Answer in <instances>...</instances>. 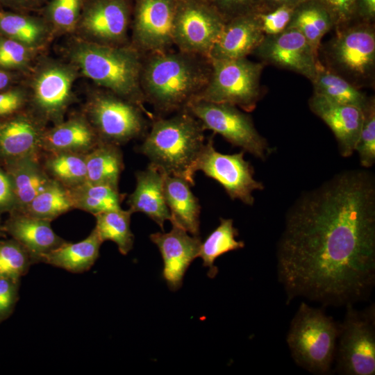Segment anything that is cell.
Segmentation results:
<instances>
[{
  "instance_id": "cell-1",
  "label": "cell",
  "mask_w": 375,
  "mask_h": 375,
  "mask_svg": "<svg viewBox=\"0 0 375 375\" xmlns=\"http://www.w3.org/2000/svg\"><path fill=\"white\" fill-rule=\"evenodd\" d=\"M287 301L346 306L375 284V178L342 171L301 194L288 210L276 249Z\"/></svg>"
},
{
  "instance_id": "cell-2",
  "label": "cell",
  "mask_w": 375,
  "mask_h": 375,
  "mask_svg": "<svg viewBox=\"0 0 375 375\" xmlns=\"http://www.w3.org/2000/svg\"><path fill=\"white\" fill-rule=\"evenodd\" d=\"M209 58L170 49L144 54L140 88L155 116L166 117L187 108L207 85Z\"/></svg>"
},
{
  "instance_id": "cell-3",
  "label": "cell",
  "mask_w": 375,
  "mask_h": 375,
  "mask_svg": "<svg viewBox=\"0 0 375 375\" xmlns=\"http://www.w3.org/2000/svg\"><path fill=\"white\" fill-rule=\"evenodd\" d=\"M205 131L186 108L170 117L155 116L137 151L165 174L183 178L194 186L195 165L206 144Z\"/></svg>"
},
{
  "instance_id": "cell-4",
  "label": "cell",
  "mask_w": 375,
  "mask_h": 375,
  "mask_svg": "<svg viewBox=\"0 0 375 375\" xmlns=\"http://www.w3.org/2000/svg\"><path fill=\"white\" fill-rule=\"evenodd\" d=\"M70 56L85 76L154 115L145 108L140 88L143 54L131 44L110 46L78 41L72 46Z\"/></svg>"
},
{
  "instance_id": "cell-5",
  "label": "cell",
  "mask_w": 375,
  "mask_h": 375,
  "mask_svg": "<svg viewBox=\"0 0 375 375\" xmlns=\"http://www.w3.org/2000/svg\"><path fill=\"white\" fill-rule=\"evenodd\" d=\"M319 53L326 68L358 89L374 86V24L356 21L335 29V35L320 45Z\"/></svg>"
},
{
  "instance_id": "cell-6",
  "label": "cell",
  "mask_w": 375,
  "mask_h": 375,
  "mask_svg": "<svg viewBox=\"0 0 375 375\" xmlns=\"http://www.w3.org/2000/svg\"><path fill=\"white\" fill-rule=\"evenodd\" d=\"M339 333L340 324L333 317L303 301L291 321L286 341L299 366L326 374L335 360Z\"/></svg>"
},
{
  "instance_id": "cell-7",
  "label": "cell",
  "mask_w": 375,
  "mask_h": 375,
  "mask_svg": "<svg viewBox=\"0 0 375 375\" xmlns=\"http://www.w3.org/2000/svg\"><path fill=\"white\" fill-rule=\"evenodd\" d=\"M210 60V78L196 99L233 105L246 112L253 111L262 97L260 78L265 65L247 58Z\"/></svg>"
},
{
  "instance_id": "cell-8",
  "label": "cell",
  "mask_w": 375,
  "mask_h": 375,
  "mask_svg": "<svg viewBox=\"0 0 375 375\" xmlns=\"http://www.w3.org/2000/svg\"><path fill=\"white\" fill-rule=\"evenodd\" d=\"M87 115L100 140L118 146L144 138L155 117L105 89L91 97Z\"/></svg>"
},
{
  "instance_id": "cell-9",
  "label": "cell",
  "mask_w": 375,
  "mask_h": 375,
  "mask_svg": "<svg viewBox=\"0 0 375 375\" xmlns=\"http://www.w3.org/2000/svg\"><path fill=\"white\" fill-rule=\"evenodd\" d=\"M347 310L337 342L336 369L344 375L375 374V306L358 310L353 304Z\"/></svg>"
},
{
  "instance_id": "cell-10",
  "label": "cell",
  "mask_w": 375,
  "mask_h": 375,
  "mask_svg": "<svg viewBox=\"0 0 375 375\" xmlns=\"http://www.w3.org/2000/svg\"><path fill=\"white\" fill-rule=\"evenodd\" d=\"M186 109L199 120L206 131L219 134L233 146L262 160L272 153V148L256 130L251 117L237 106L195 99Z\"/></svg>"
},
{
  "instance_id": "cell-11",
  "label": "cell",
  "mask_w": 375,
  "mask_h": 375,
  "mask_svg": "<svg viewBox=\"0 0 375 375\" xmlns=\"http://www.w3.org/2000/svg\"><path fill=\"white\" fill-rule=\"evenodd\" d=\"M210 136L195 165V172H202L207 177L218 182L233 199L252 206L255 190H262V182L253 178L254 169L249 161L244 159L245 151L233 154L218 152L214 147V135Z\"/></svg>"
},
{
  "instance_id": "cell-12",
  "label": "cell",
  "mask_w": 375,
  "mask_h": 375,
  "mask_svg": "<svg viewBox=\"0 0 375 375\" xmlns=\"http://www.w3.org/2000/svg\"><path fill=\"white\" fill-rule=\"evenodd\" d=\"M225 22L206 0H177L174 45L180 51L209 58Z\"/></svg>"
},
{
  "instance_id": "cell-13",
  "label": "cell",
  "mask_w": 375,
  "mask_h": 375,
  "mask_svg": "<svg viewBox=\"0 0 375 375\" xmlns=\"http://www.w3.org/2000/svg\"><path fill=\"white\" fill-rule=\"evenodd\" d=\"M177 0H133L130 44L142 54L172 49Z\"/></svg>"
},
{
  "instance_id": "cell-14",
  "label": "cell",
  "mask_w": 375,
  "mask_h": 375,
  "mask_svg": "<svg viewBox=\"0 0 375 375\" xmlns=\"http://www.w3.org/2000/svg\"><path fill=\"white\" fill-rule=\"evenodd\" d=\"M133 5L131 0H90L83 7L79 26L89 41L110 46L130 44Z\"/></svg>"
},
{
  "instance_id": "cell-15",
  "label": "cell",
  "mask_w": 375,
  "mask_h": 375,
  "mask_svg": "<svg viewBox=\"0 0 375 375\" xmlns=\"http://www.w3.org/2000/svg\"><path fill=\"white\" fill-rule=\"evenodd\" d=\"M265 65L298 73L310 81L317 73L318 55L297 29L288 28L281 33L265 35L254 52Z\"/></svg>"
},
{
  "instance_id": "cell-16",
  "label": "cell",
  "mask_w": 375,
  "mask_h": 375,
  "mask_svg": "<svg viewBox=\"0 0 375 375\" xmlns=\"http://www.w3.org/2000/svg\"><path fill=\"white\" fill-rule=\"evenodd\" d=\"M75 72L69 67L51 63L42 67L33 83L32 102L41 121H62L72 100Z\"/></svg>"
},
{
  "instance_id": "cell-17",
  "label": "cell",
  "mask_w": 375,
  "mask_h": 375,
  "mask_svg": "<svg viewBox=\"0 0 375 375\" xmlns=\"http://www.w3.org/2000/svg\"><path fill=\"white\" fill-rule=\"evenodd\" d=\"M167 233L157 232L149 235L162 256V277L172 291L178 290L184 275L192 261L198 257L201 240L192 235L174 222Z\"/></svg>"
},
{
  "instance_id": "cell-18",
  "label": "cell",
  "mask_w": 375,
  "mask_h": 375,
  "mask_svg": "<svg viewBox=\"0 0 375 375\" xmlns=\"http://www.w3.org/2000/svg\"><path fill=\"white\" fill-rule=\"evenodd\" d=\"M310 110L331 128L343 157L351 156L356 146L363 122V111L358 107L334 102L313 92L308 101Z\"/></svg>"
},
{
  "instance_id": "cell-19",
  "label": "cell",
  "mask_w": 375,
  "mask_h": 375,
  "mask_svg": "<svg viewBox=\"0 0 375 375\" xmlns=\"http://www.w3.org/2000/svg\"><path fill=\"white\" fill-rule=\"evenodd\" d=\"M264 36L253 12L233 18L225 22L210 52L209 58H247L254 52Z\"/></svg>"
},
{
  "instance_id": "cell-20",
  "label": "cell",
  "mask_w": 375,
  "mask_h": 375,
  "mask_svg": "<svg viewBox=\"0 0 375 375\" xmlns=\"http://www.w3.org/2000/svg\"><path fill=\"white\" fill-rule=\"evenodd\" d=\"M42 123L31 115L0 122V156L8 161L40 156L45 131Z\"/></svg>"
},
{
  "instance_id": "cell-21",
  "label": "cell",
  "mask_w": 375,
  "mask_h": 375,
  "mask_svg": "<svg viewBox=\"0 0 375 375\" xmlns=\"http://www.w3.org/2000/svg\"><path fill=\"white\" fill-rule=\"evenodd\" d=\"M165 174L149 163L146 169L135 172L136 185L127 203L133 212H142L164 231V224L172 216L166 204L163 184Z\"/></svg>"
},
{
  "instance_id": "cell-22",
  "label": "cell",
  "mask_w": 375,
  "mask_h": 375,
  "mask_svg": "<svg viewBox=\"0 0 375 375\" xmlns=\"http://www.w3.org/2000/svg\"><path fill=\"white\" fill-rule=\"evenodd\" d=\"M51 222L19 212L8 222L6 228L28 251L35 264L67 242L54 232Z\"/></svg>"
},
{
  "instance_id": "cell-23",
  "label": "cell",
  "mask_w": 375,
  "mask_h": 375,
  "mask_svg": "<svg viewBox=\"0 0 375 375\" xmlns=\"http://www.w3.org/2000/svg\"><path fill=\"white\" fill-rule=\"evenodd\" d=\"M101 142L88 119L75 116L45 130L42 151L48 153L72 152L87 154Z\"/></svg>"
},
{
  "instance_id": "cell-24",
  "label": "cell",
  "mask_w": 375,
  "mask_h": 375,
  "mask_svg": "<svg viewBox=\"0 0 375 375\" xmlns=\"http://www.w3.org/2000/svg\"><path fill=\"white\" fill-rule=\"evenodd\" d=\"M40 158V156H36L8 161V176L12 186L15 204L19 212H22L53 180Z\"/></svg>"
},
{
  "instance_id": "cell-25",
  "label": "cell",
  "mask_w": 375,
  "mask_h": 375,
  "mask_svg": "<svg viewBox=\"0 0 375 375\" xmlns=\"http://www.w3.org/2000/svg\"><path fill=\"white\" fill-rule=\"evenodd\" d=\"M184 178L165 175L163 191L166 204L174 222L192 235L199 236L201 206Z\"/></svg>"
},
{
  "instance_id": "cell-26",
  "label": "cell",
  "mask_w": 375,
  "mask_h": 375,
  "mask_svg": "<svg viewBox=\"0 0 375 375\" xmlns=\"http://www.w3.org/2000/svg\"><path fill=\"white\" fill-rule=\"evenodd\" d=\"M102 243L94 228L84 240L74 243L66 242L47 254L41 262L72 273H82L94 265Z\"/></svg>"
},
{
  "instance_id": "cell-27",
  "label": "cell",
  "mask_w": 375,
  "mask_h": 375,
  "mask_svg": "<svg viewBox=\"0 0 375 375\" xmlns=\"http://www.w3.org/2000/svg\"><path fill=\"white\" fill-rule=\"evenodd\" d=\"M85 160L87 183L119 190V181L124 169L119 146L101 142L86 154Z\"/></svg>"
},
{
  "instance_id": "cell-28",
  "label": "cell",
  "mask_w": 375,
  "mask_h": 375,
  "mask_svg": "<svg viewBox=\"0 0 375 375\" xmlns=\"http://www.w3.org/2000/svg\"><path fill=\"white\" fill-rule=\"evenodd\" d=\"M288 28L298 30L318 55L324 35L334 28L329 12L315 0H303L295 8Z\"/></svg>"
},
{
  "instance_id": "cell-29",
  "label": "cell",
  "mask_w": 375,
  "mask_h": 375,
  "mask_svg": "<svg viewBox=\"0 0 375 375\" xmlns=\"http://www.w3.org/2000/svg\"><path fill=\"white\" fill-rule=\"evenodd\" d=\"M311 82L313 92L338 103L358 107L362 111L370 98L349 81L326 68L319 60L315 77Z\"/></svg>"
},
{
  "instance_id": "cell-30",
  "label": "cell",
  "mask_w": 375,
  "mask_h": 375,
  "mask_svg": "<svg viewBox=\"0 0 375 375\" xmlns=\"http://www.w3.org/2000/svg\"><path fill=\"white\" fill-rule=\"evenodd\" d=\"M238 230L233 226L232 219H219V226L201 242L198 257L203 260V265L208 268V276L212 278L218 269L214 265L215 260L231 251L244 248V242L238 241Z\"/></svg>"
},
{
  "instance_id": "cell-31",
  "label": "cell",
  "mask_w": 375,
  "mask_h": 375,
  "mask_svg": "<svg viewBox=\"0 0 375 375\" xmlns=\"http://www.w3.org/2000/svg\"><path fill=\"white\" fill-rule=\"evenodd\" d=\"M133 212L122 208L95 215L96 230L103 242H115L122 255H127L133 249L134 235L131 230V217Z\"/></svg>"
},
{
  "instance_id": "cell-32",
  "label": "cell",
  "mask_w": 375,
  "mask_h": 375,
  "mask_svg": "<svg viewBox=\"0 0 375 375\" xmlns=\"http://www.w3.org/2000/svg\"><path fill=\"white\" fill-rule=\"evenodd\" d=\"M72 209L74 206L69 189L53 179L47 188L19 212L51 222Z\"/></svg>"
},
{
  "instance_id": "cell-33",
  "label": "cell",
  "mask_w": 375,
  "mask_h": 375,
  "mask_svg": "<svg viewBox=\"0 0 375 375\" xmlns=\"http://www.w3.org/2000/svg\"><path fill=\"white\" fill-rule=\"evenodd\" d=\"M69 189L74 208L86 211L94 215L120 208L124 197L119 190L107 185H94L87 182Z\"/></svg>"
},
{
  "instance_id": "cell-34",
  "label": "cell",
  "mask_w": 375,
  "mask_h": 375,
  "mask_svg": "<svg viewBox=\"0 0 375 375\" xmlns=\"http://www.w3.org/2000/svg\"><path fill=\"white\" fill-rule=\"evenodd\" d=\"M48 154L43 166L51 178L67 188L87 182L86 154L72 152Z\"/></svg>"
},
{
  "instance_id": "cell-35",
  "label": "cell",
  "mask_w": 375,
  "mask_h": 375,
  "mask_svg": "<svg viewBox=\"0 0 375 375\" xmlns=\"http://www.w3.org/2000/svg\"><path fill=\"white\" fill-rule=\"evenodd\" d=\"M47 30L40 20L32 17L0 12V31L7 38L31 49L42 43L47 36Z\"/></svg>"
},
{
  "instance_id": "cell-36",
  "label": "cell",
  "mask_w": 375,
  "mask_h": 375,
  "mask_svg": "<svg viewBox=\"0 0 375 375\" xmlns=\"http://www.w3.org/2000/svg\"><path fill=\"white\" fill-rule=\"evenodd\" d=\"M32 265L29 253L16 240L0 242V277L20 281Z\"/></svg>"
},
{
  "instance_id": "cell-37",
  "label": "cell",
  "mask_w": 375,
  "mask_h": 375,
  "mask_svg": "<svg viewBox=\"0 0 375 375\" xmlns=\"http://www.w3.org/2000/svg\"><path fill=\"white\" fill-rule=\"evenodd\" d=\"M363 122L355 151L359 156L360 165L369 168L375 163V99L369 98L363 110Z\"/></svg>"
},
{
  "instance_id": "cell-38",
  "label": "cell",
  "mask_w": 375,
  "mask_h": 375,
  "mask_svg": "<svg viewBox=\"0 0 375 375\" xmlns=\"http://www.w3.org/2000/svg\"><path fill=\"white\" fill-rule=\"evenodd\" d=\"M83 7V0H51L47 15L56 28L70 31L78 24Z\"/></svg>"
},
{
  "instance_id": "cell-39",
  "label": "cell",
  "mask_w": 375,
  "mask_h": 375,
  "mask_svg": "<svg viewBox=\"0 0 375 375\" xmlns=\"http://www.w3.org/2000/svg\"><path fill=\"white\" fill-rule=\"evenodd\" d=\"M297 5L283 4L270 10L253 12L265 35L281 33L288 28Z\"/></svg>"
},
{
  "instance_id": "cell-40",
  "label": "cell",
  "mask_w": 375,
  "mask_h": 375,
  "mask_svg": "<svg viewBox=\"0 0 375 375\" xmlns=\"http://www.w3.org/2000/svg\"><path fill=\"white\" fill-rule=\"evenodd\" d=\"M31 48L10 38H0V67L15 69L25 67L31 59Z\"/></svg>"
},
{
  "instance_id": "cell-41",
  "label": "cell",
  "mask_w": 375,
  "mask_h": 375,
  "mask_svg": "<svg viewBox=\"0 0 375 375\" xmlns=\"http://www.w3.org/2000/svg\"><path fill=\"white\" fill-rule=\"evenodd\" d=\"M224 19L245 15L258 10L262 0H206Z\"/></svg>"
},
{
  "instance_id": "cell-42",
  "label": "cell",
  "mask_w": 375,
  "mask_h": 375,
  "mask_svg": "<svg viewBox=\"0 0 375 375\" xmlns=\"http://www.w3.org/2000/svg\"><path fill=\"white\" fill-rule=\"evenodd\" d=\"M331 15L335 29L356 22V0H315Z\"/></svg>"
},
{
  "instance_id": "cell-43",
  "label": "cell",
  "mask_w": 375,
  "mask_h": 375,
  "mask_svg": "<svg viewBox=\"0 0 375 375\" xmlns=\"http://www.w3.org/2000/svg\"><path fill=\"white\" fill-rule=\"evenodd\" d=\"M19 281L0 277V323L14 310L19 298Z\"/></svg>"
},
{
  "instance_id": "cell-44",
  "label": "cell",
  "mask_w": 375,
  "mask_h": 375,
  "mask_svg": "<svg viewBox=\"0 0 375 375\" xmlns=\"http://www.w3.org/2000/svg\"><path fill=\"white\" fill-rule=\"evenodd\" d=\"M25 101L24 93L19 90L0 93V117L16 112L22 108Z\"/></svg>"
},
{
  "instance_id": "cell-45",
  "label": "cell",
  "mask_w": 375,
  "mask_h": 375,
  "mask_svg": "<svg viewBox=\"0 0 375 375\" xmlns=\"http://www.w3.org/2000/svg\"><path fill=\"white\" fill-rule=\"evenodd\" d=\"M375 0H356V20L374 24Z\"/></svg>"
},
{
  "instance_id": "cell-46",
  "label": "cell",
  "mask_w": 375,
  "mask_h": 375,
  "mask_svg": "<svg viewBox=\"0 0 375 375\" xmlns=\"http://www.w3.org/2000/svg\"><path fill=\"white\" fill-rule=\"evenodd\" d=\"M15 204L12 183L8 174L0 170V208Z\"/></svg>"
},
{
  "instance_id": "cell-47",
  "label": "cell",
  "mask_w": 375,
  "mask_h": 375,
  "mask_svg": "<svg viewBox=\"0 0 375 375\" xmlns=\"http://www.w3.org/2000/svg\"><path fill=\"white\" fill-rule=\"evenodd\" d=\"M302 1L303 0H262L258 10H270L283 4L297 5Z\"/></svg>"
},
{
  "instance_id": "cell-48",
  "label": "cell",
  "mask_w": 375,
  "mask_h": 375,
  "mask_svg": "<svg viewBox=\"0 0 375 375\" xmlns=\"http://www.w3.org/2000/svg\"><path fill=\"white\" fill-rule=\"evenodd\" d=\"M10 82V76L6 72L0 70V90L4 89Z\"/></svg>"
},
{
  "instance_id": "cell-49",
  "label": "cell",
  "mask_w": 375,
  "mask_h": 375,
  "mask_svg": "<svg viewBox=\"0 0 375 375\" xmlns=\"http://www.w3.org/2000/svg\"><path fill=\"white\" fill-rule=\"evenodd\" d=\"M12 2H13L15 4L19 5V6H32L38 3V1L41 0H10Z\"/></svg>"
}]
</instances>
